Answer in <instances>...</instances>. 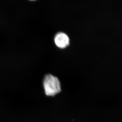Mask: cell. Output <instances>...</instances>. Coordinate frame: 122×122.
<instances>
[{"instance_id":"cell-1","label":"cell","mask_w":122,"mask_h":122,"mask_svg":"<svg viewBox=\"0 0 122 122\" xmlns=\"http://www.w3.org/2000/svg\"><path fill=\"white\" fill-rule=\"evenodd\" d=\"M43 83L45 93L47 96H54L61 92V84L59 79L52 75H46Z\"/></svg>"},{"instance_id":"cell-2","label":"cell","mask_w":122,"mask_h":122,"mask_svg":"<svg viewBox=\"0 0 122 122\" xmlns=\"http://www.w3.org/2000/svg\"><path fill=\"white\" fill-rule=\"evenodd\" d=\"M54 42L59 48H66L69 45V39L67 34L60 32L56 35L54 37Z\"/></svg>"},{"instance_id":"cell-3","label":"cell","mask_w":122,"mask_h":122,"mask_svg":"<svg viewBox=\"0 0 122 122\" xmlns=\"http://www.w3.org/2000/svg\"></svg>"}]
</instances>
